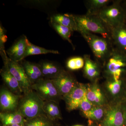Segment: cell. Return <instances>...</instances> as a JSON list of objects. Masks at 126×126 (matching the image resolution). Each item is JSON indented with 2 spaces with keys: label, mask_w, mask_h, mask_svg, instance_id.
I'll return each instance as SVG.
<instances>
[{
  "label": "cell",
  "mask_w": 126,
  "mask_h": 126,
  "mask_svg": "<svg viewBox=\"0 0 126 126\" xmlns=\"http://www.w3.org/2000/svg\"><path fill=\"white\" fill-rule=\"evenodd\" d=\"M77 26V31L79 33L87 32L99 34L102 37L109 39L110 30L97 15H74Z\"/></svg>",
  "instance_id": "cell-1"
},
{
  "label": "cell",
  "mask_w": 126,
  "mask_h": 126,
  "mask_svg": "<svg viewBox=\"0 0 126 126\" xmlns=\"http://www.w3.org/2000/svg\"><path fill=\"white\" fill-rule=\"evenodd\" d=\"M44 103V101L32 89L21 96L18 110L25 119H31L45 113L43 109Z\"/></svg>",
  "instance_id": "cell-2"
},
{
  "label": "cell",
  "mask_w": 126,
  "mask_h": 126,
  "mask_svg": "<svg viewBox=\"0 0 126 126\" xmlns=\"http://www.w3.org/2000/svg\"><path fill=\"white\" fill-rule=\"evenodd\" d=\"M80 33L87 42L97 59L103 60L108 58L112 51H111L110 44L108 39L87 32Z\"/></svg>",
  "instance_id": "cell-3"
},
{
  "label": "cell",
  "mask_w": 126,
  "mask_h": 126,
  "mask_svg": "<svg viewBox=\"0 0 126 126\" xmlns=\"http://www.w3.org/2000/svg\"><path fill=\"white\" fill-rule=\"evenodd\" d=\"M1 55L4 61V65L18 81L23 94L32 90V84L20 64L9 58L6 51L1 53Z\"/></svg>",
  "instance_id": "cell-4"
},
{
  "label": "cell",
  "mask_w": 126,
  "mask_h": 126,
  "mask_svg": "<svg viewBox=\"0 0 126 126\" xmlns=\"http://www.w3.org/2000/svg\"><path fill=\"white\" fill-rule=\"evenodd\" d=\"M32 89L44 101L59 102L63 98L52 79L43 78L32 84Z\"/></svg>",
  "instance_id": "cell-5"
},
{
  "label": "cell",
  "mask_w": 126,
  "mask_h": 126,
  "mask_svg": "<svg viewBox=\"0 0 126 126\" xmlns=\"http://www.w3.org/2000/svg\"><path fill=\"white\" fill-rule=\"evenodd\" d=\"M97 16L110 29L123 24V12L121 7L116 4L106 6Z\"/></svg>",
  "instance_id": "cell-6"
},
{
  "label": "cell",
  "mask_w": 126,
  "mask_h": 126,
  "mask_svg": "<svg viewBox=\"0 0 126 126\" xmlns=\"http://www.w3.org/2000/svg\"><path fill=\"white\" fill-rule=\"evenodd\" d=\"M126 123L124 108L118 103L110 107L105 112L99 126H123Z\"/></svg>",
  "instance_id": "cell-7"
},
{
  "label": "cell",
  "mask_w": 126,
  "mask_h": 126,
  "mask_svg": "<svg viewBox=\"0 0 126 126\" xmlns=\"http://www.w3.org/2000/svg\"><path fill=\"white\" fill-rule=\"evenodd\" d=\"M107 59L108 60L106 65L107 72L114 80H120L124 71L123 68L126 66L125 58L118 52L113 50Z\"/></svg>",
  "instance_id": "cell-8"
},
{
  "label": "cell",
  "mask_w": 126,
  "mask_h": 126,
  "mask_svg": "<svg viewBox=\"0 0 126 126\" xmlns=\"http://www.w3.org/2000/svg\"><path fill=\"white\" fill-rule=\"evenodd\" d=\"M21 96L15 94L6 87H2L0 91V112L14 111L18 110Z\"/></svg>",
  "instance_id": "cell-9"
},
{
  "label": "cell",
  "mask_w": 126,
  "mask_h": 126,
  "mask_svg": "<svg viewBox=\"0 0 126 126\" xmlns=\"http://www.w3.org/2000/svg\"><path fill=\"white\" fill-rule=\"evenodd\" d=\"M52 80L58 89L63 99L73 89L78 83L74 77L64 70L58 77Z\"/></svg>",
  "instance_id": "cell-10"
},
{
  "label": "cell",
  "mask_w": 126,
  "mask_h": 126,
  "mask_svg": "<svg viewBox=\"0 0 126 126\" xmlns=\"http://www.w3.org/2000/svg\"><path fill=\"white\" fill-rule=\"evenodd\" d=\"M87 87L82 84L78 83L68 94L64 98L68 111L78 109L81 100L86 93Z\"/></svg>",
  "instance_id": "cell-11"
},
{
  "label": "cell",
  "mask_w": 126,
  "mask_h": 126,
  "mask_svg": "<svg viewBox=\"0 0 126 126\" xmlns=\"http://www.w3.org/2000/svg\"><path fill=\"white\" fill-rule=\"evenodd\" d=\"M27 39L24 35L22 36L6 51L9 58L17 63L23 60L27 47Z\"/></svg>",
  "instance_id": "cell-12"
},
{
  "label": "cell",
  "mask_w": 126,
  "mask_h": 126,
  "mask_svg": "<svg viewBox=\"0 0 126 126\" xmlns=\"http://www.w3.org/2000/svg\"><path fill=\"white\" fill-rule=\"evenodd\" d=\"M0 74L7 88L15 94L20 96L23 95V92L18 81L5 65L1 69Z\"/></svg>",
  "instance_id": "cell-13"
},
{
  "label": "cell",
  "mask_w": 126,
  "mask_h": 126,
  "mask_svg": "<svg viewBox=\"0 0 126 126\" xmlns=\"http://www.w3.org/2000/svg\"><path fill=\"white\" fill-rule=\"evenodd\" d=\"M20 62L21 65L32 85L40 79L44 78L39 64L31 63L25 60Z\"/></svg>",
  "instance_id": "cell-14"
},
{
  "label": "cell",
  "mask_w": 126,
  "mask_h": 126,
  "mask_svg": "<svg viewBox=\"0 0 126 126\" xmlns=\"http://www.w3.org/2000/svg\"><path fill=\"white\" fill-rule=\"evenodd\" d=\"M39 65L44 78L53 79L64 70L58 64L51 61H43Z\"/></svg>",
  "instance_id": "cell-15"
},
{
  "label": "cell",
  "mask_w": 126,
  "mask_h": 126,
  "mask_svg": "<svg viewBox=\"0 0 126 126\" xmlns=\"http://www.w3.org/2000/svg\"><path fill=\"white\" fill-rule=\"evenodd\" d=\"M86 95L88 99L95 106H102L105 104V97L96 84L87 87Z\"/></svg>",
  "instance_id": "cell-16"
},
{
  "label": "cell",
  "mask_w": 126,
  "mask_h": 126,
  "mask_svg": "<svg viewBox=\"0 0 126 126\" xmlns=\"http://www.w3.org/2000/svg\"><path fill=\"white\" fill-rule=\"evenodd\" d=\"M0 119L2 126L15 124H21L24 126V118L20 112L18 110L14 111L0 112Z\"/></svg>",
  "instance_id": "cell-17"
},
{
  "label": "cell",
  "mask_w": 126,
  "mask_h": 126,
  "mask_svg": "<svg viewBox=\"0 0 126 126\" xmlns=\"http://www.w3.org/2000/svg\"><path fill=\"white\" fill-rule=\"evenodd\" d=\"M43 109L45 115L52 121L58 122L62 119L59 103L54 101H44Z\"/></svg>",
  "instance_id": "cell-18"
},
{
  "label": "cell",
  "mask_w": 126,
  "mask_h": 126,
  "mask_svg": "<svg viewBox=\"0 0 126 126\" xmlns=\"http://www.w3.org/2000/svg\"><path fill=\"white\" fill-rule=\"evenodd\" d=\"M50 22H54L69 28L73 31H77V26L74 15L57 14L52 16Z\"/></svg>",
  "instance_id": "cell-19"
},
{
  "label": "cell",
  "mask_w": 126,
  "mask_h": 126,
  "mask_svg": "<svg viewBox=\"0 0 126 126\" xmlns=\"http://www.w3.org/2000/svg\"><path fill=\"white\" fill-rule=\"evenodd\" d=\"M110 30L114 42L120 48L126 50V29L123 24L110 28Z\"/></svg>",
  "instance_id": "cell-20"
},
{
  "label": "cell",
  "mask_w": 126,
  "mask_h": 126,
  "mask_svg": "<svg viewBox=\"0 0 126 126\" xmlns=\"http://www.w3.org/2000/svg\"><path fill=\"white\" fill-rule=\"evenodd\" d=\"M24 126H60L58 122L50 119L45 113L31 119H24Z\"/></svg>",
  "instance_id": "cell-21"
},
{
  "label": "cell",
  "mask_w": 126,
  "mask_h": 126,
  "mask_svg": "<svg viewBox=\"0 0 126 126\" xmlns=\"http://www.w3.org/2000/svg\"><path fill=\"white\" fill-rule=\"evenodd\" d=\"M84 60V73L86 77L91 79L97 78L100 74L99 68L96 63L90 59V56L85 55Z\"/></svg>",
  "instance_id": "cell-22"
},
{
  "label": "cell",
  "mask_w": 126,
  "mask_h": 126,
  "mask_svg": "<svg viewBox=\"0 0 126 126\" xmlns=\"http://www.w3.org/2000/svg\"><path fill=\"white\" fill-rule=\"evenodd\" d=\"M48 53L59 54V53L57 50L47 49L43 47L34 45L31 43L27 38V47L25 53L23 57V60L26 57L30 55L45 54Z\"/></svg>",
  "instance_id": "cell-23"
},
{
  "label": "cell",
  "mask_w": 126,
  "mask_h": 126,
  "mask_svg": "<svg viewBox=\"0 0 126 126\" xmlns=\"http://www.w3.org/2000/svg\"><path fill=\"white\" fill-rule=\"evenodd\" d=\"M105 112L102 106H94L90 110L82 112L83 116L89 120L99 121L103 118Z\"/></svg>",
  "instance_id": "cell-24"
},
{
  "label": "cell",
  "mask_w": 126,
  "mask_h": 126,
  "mask_svg": "<svg viewBox=\"0 0 126 126\" xmlns=\"http://www.w3.org/2000/svg\"><path fill=\"white\" fill-rule=\"evenodd\" d=\"M109 0H92L89 1V6L87 15H97L99 11L110 2Z\"/></svg>",
  "instance_id": "cell-25"
},
{
  "label": "cell",
  "mask_w": 126,
  "mask_h": 126,
  "mask_svg": "<svg viewBox=\"0 0 126 126\" xmlns=\"http://www.w3.org/2000/svg\"><path fill=\"white\" fill-rule=\"evenodd\" d=\"M50 23L52 26L59 35L73 45L70 38L72 33L73 31L69 28L62 25L54 22H50Z\"/></svg>",
  "instance_id": "cell-26"
},
{
  "label": "cell",
  "mask_w": 126,
  "mask_h": 126,
  "mask_svg": "<svg viewBox=\"0 0 126 126\" xmlns=\"http://www.w3.org/2000/svg\"><path fill=\"white\" fill-rule=\"evenodd\" d=\"M122 82L121 80L109 81L107 84V88L110 94L113 96L118 94L121 88Z\"/></svg>",
  "instance_id": "cell-27"
},
{
  "label": "cell",
  "mask_w": 126,
  "mask_h": 126,
  "mask_svg": "<svg viewBox=\"0 0 126 126\" xmlns=\"http://www.w3.org/2000/svg\"><path fill=\"white\" fill-rule=\"evenodd\" d=\"M94 105L88 99L86 95V93L81 100L78 108L82 112L87 111L90 110L94 107Z\"/></svg>",
  "instance_id": "cell-28"
},
{
  "label": "cell",
  "mask_w": 126,
  "mask_h": 126,
  "mask_svg": "<svg viewBox=\"0 0 126 126\" xmlns=\"http://www.w3.org/2000/svg\"><path fill=\"white\" fill-rule=\"evenodd\" d=\"M5 30L0 25V51L5 50L4 45L7 40V36L5 34Z\"/></svg>",
  "instance_id": "cell-29"
},
{
  "label": "cell",
  "mask_w": 126,
  "mask_h": 126,
  "mask_svg": "<svg viewBox=\"0 0 126 126\" xmlns=\"http://www.w3.org/2000/svg\"><path fill=\"white\" fill-rule=\"evenodd\" d=\"M67 66L69 69L71 70H77L75 57L71 58L68 60Z\"/></svg>",
  "instance_id": "cell-30"
},
{
  "label": "cell",
  "mask_w": 126,
  "mask_h": 126,
  "mask_svg": "<svg viewBox=\"0 0 126 126\" xmlns=\"http://www.w3.org/2000/svg\"><path fill=\"white\" fill-rule=\"evenodd\" d=\"M88 126H96L94 124L93 121L89 120V121Z\"/></svg>",
  "instance_id": "cell-31"
},
{
  "label": "cell",
  "mask_w": 126,
  "mask_h": 126,
  "mask_svg": "<svg viewBox=\"0 0 126 126\" xmlns=\"http://www.w3.org/2000/svg\"><path fill=\"white\" fill-rule=\"evenodd\" d=\"M6 126H24V125H21V124H15Z\"/></svg>",
  "instance_id": "cell-32"
},
{
  "label": "cell",
  "mask_w": 126,
  "mask_h": 126,
  "mask_svg": "<svg viewBox=\"0 0 126 126\" xmlns=\"http://www.w3.org/2000/svg\"><path fill=\"white\" fill-rule=\"evenodd\" d=\"M82 126V125H74V126Z\"/></svg>",
  "instance_id": "cell-33"
},
{
  "label": "cell",
  "mask_w": 126,
  "mask_h": 126,
  "mask_svg": "<svg viewBox=\"0 0 126 126\" xmlns=\"http://www.w3.org/2000/svg\"><path fill=\"white\" fill-rule=\"evenodd\" d=\"M124 109H125V115H126V108H124Z\"/></svg>",
  "instance_id": "cell-34"
}]
</instances>
